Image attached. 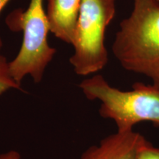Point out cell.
Listing matches in <instances>:
<instances>
[{
    "label": "cell",
    "instance_id": "1",
    "mask_svg": "<svg viewBox=\"0 0 159 159\" xmlns=\"http://www.w3.org/2000/svg\"><path fill=\"white\" fill-rule=\"evenodd\" d=\"M112 52L125 70L142 75L159 88V2L134 0L119 24Z\"/></svg>",
    "mask_w": 159,
    "mask_h": 159
},
{
    "label": "cell",
    "instance_id": "2",
    "mask_svg": "<svg viewBox=\"0 0 159 159\" xmlns=\"http://www.w3.org/2000/svg\"><path fill=\"white\" fill-rule=\"evenodd\" d=\"M79 87L89 100L100 102L99 115L112 120L118 132L133 131L144 122L159 126V88L152 84L137 82L130 90L122 91L95 74L81 81Z\"/></svg>",
    "mask_w": 159,
    "mask_h": 159
},
{
    "label": "cell",
    "instance_id": "3",
    "mask_svg": "<svg viewBox=\"0 0 159 159\" xmlns=\"http://www.w3.org/2000/svg\"><path fill=\"white\" fill-rule=\"evenodd\" d=\"M6 24L13 30H21L23 39L16 56L9 61L10 72L18 84L26 76L40 83L56 49L48 42L49 32L43 0H30L23 13L15 11L7 16Z\"/></svg>",
    "mask_w": 159,
    "mask_h": 159
},
{
    "label": "cell",
    "instance_id": "4",
    "mask_svg": "<svg viewBox=\"0 0 159 159\" xmlns=\"http://www.w3.org/2000/svg\"><path fill=\"white\" fill-rule=\"evenodd\" d=\"M116 0H83L73 37L69 63L80 76H91L108 62L105 33L116 14Z\"/></svg>",
    "mask_w": 159,
    "mask_h": 159
},
{
    "label": "cell",
    "instance_id": "5",
    "mask_svg": "<svg viewBox=\"0 0 159 159\" xmlns=\"http://www.w3.org/2000/svg\"><path fill=\"white\" fill-rule=\"evenodd\" d=\"M146 138L135 130L116 131L91 145L80 159H137Z\"/></svg>",
    "mask_w": 159,
    "mask_h": 159
},
{
    "label": "cell",
    "instance_id": "6",
    "mask_svg": "<svg viewBox=\"0 0 159 159\" xmlns=\"http://www.w3.org/2000/svg\"><path fill=\"white\" fill-rule=\"evenodd\" d=\"M49 32L71 44L83 0H47Z\"/></svg>",
    "mask_w": 159,
    "mask_h": 159
},
{
    "label": "cell",
    "instance_id": "7",
    "mask_svg": "<svg viewBox=\"0 0 159 159\" xmlns=\"http://www.w3.org/2000/svg\"><path fill=\"white\" fill-rule=\"evenodd\" d=\"M3 47L2 40L0 38V96L11 89H21V85L18 84L10 72L9 61L2 54Z\"/></svg>",
    "mask_w": 159,
    "mask_h": 159
},
{
    "label": "cell",
    "instance_id": "8",
    "mask_svg": "<svg viewBox=\"0 0 159 159\" xmlns=\"http://www.w3.org/2000/svg\"><path fill=\"white\" fill-rule=\"evenodd\" d=\"M137 159H159V147L155 146L146 139Z\"/></svg>",
    "mask_w": 159,
    "mask_h": 159
},
{
    "label": "cell",
    "instance_id": "9",
    "mask_svg": "<svg viewBox=\"0 0 159 159\" xmlns=\"http://www.w3.org/2000/svg\"><path fill=\"white\" fill-rule=\"evenodd\" d=\"M0 159H21V154L16 150H11L0 153Z\"/></svg>",
    "mask_w": 159,
    "mask_h": 159
},
{
    "label": "cell",
    "instance_id": "10",
    "mask_svg": "<svg viewBox=\"0 0 159 159\" xmlns=\"http://www.w3.org/2000/svg\"><path fill=\"white\" fill-rule=\"evenodd\" d=\"M11 0H0V12L5 7L6 5Z\"/></svg>",
    "mask_w": 159,
    "mask_h": 159
},
{
    "label": "cell",
    "instance_id": "11",
    "mask_svg": "<svg viewBox=\"0 0 159 159\" xmlns=\"http://www.w3.org/2000/svg\"><path fill=\"white\" fill-rule=\"evenodd\" d=\"M156 1H157V2H159V0H156Z\"/></svg>",
    "mask_w": 159,
    "mask_h": 159
}]
</instances>
